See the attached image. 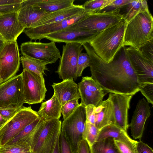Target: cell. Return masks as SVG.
I'll return each mask as SVG.
<instances>
[{
  "label": "cell",
  "mask_w": 153,
  "mask_h": 153,
  "mask_svg": "<svg viewBox=\"0 0 153 153\" xmlns=\"http://www.w3.org/2000/svg\"><path fill=\"white\" fill-rule=\"evenodd\" d=\"M82 46L90 58L91 78L105 92L132 95L140 91V85L126 54L125 47L119 56L107 63L94 52L88 43Z\"/></svg>",
  "instance_id": "6da1fadb"
},
{
  "label": "cell",
  "mask_w": 153,
  "mask_h": 153,
  "mask_svg": "<svg viewBox=\"0 0 153 153\" xmlns=\"http://www.w3.org/2000/svg\"><path fill=\"white\" fill-rule=\"evenodd\" d=\"M127 22L124 20L99 32L89 43L95 53L105 62L114 59L123 47Z\"/></svg>",
  "instance_id": "7a4b0ae2"
},
{
  "label": "cell",
  "mask_w": 153,
  "mask_h": 153,
  "mask_svg": "<svg viewBox=\"0 0 153 153\" xmlns=\"http://www.w3.org/2000/svg\"><path fill=\"white\" fill-rule=\"evenodd\" d=\"M153 41V18L149 10L141 12L127 23L124 46L139 49Z\"/></svg>",
  "instance_id": "3957f363"
},
{
  "label": "cell",
  "mask_w": 153,
  "mask_h": 153,
  "mask_svg": "<svg viewBox=\"0 0 153 153\" xmlns=\"http://www.w3.org/2000/svg\"><path fill=\"white\" fill-rule=\"evenodd\" d=\"M85 106L80 104L74 112L62 122L61 132L70 146L73 153H77L87 117Z\"/></svg>",
  "instance_id": "277c9868"
},
{
  "label": "cell",
  "mask_w": 153,
  "mask_h": 153,
  "mask_svg": "<svg viewBox=\"0 0 153 153\" xmlns=\"http://www.w3.org/2000/svg\"><path fill=\"white\" fill-rule=\"evenodd\" d=\"M122 20L120 9L91 13L67 28L100 32Z\"/></svg>",
  "instance_id": "5b68a950"
},
{
  "label": "cell",
  "mask_w": 153,
  "mask_h": 153,
  "mask_svg": "<svg viewBox=\"0 0 153 153\" xmlns=\"http://www.w3.org/2000/svg\"><path fill=\"white\" fill-rule=\"evenodd\" d=\"M40 117L31 106H22L15 115L0 129L1 146L6 144L25 127Z\"/></svg>",
  "instance_id": "8992f818"
},
{
  "label": "cell",
  "mask_w": 153,
  "mask_h": 153,
  "mask_svg": "<svg viewBox=\"0 0 153 153\" xmlns=\"http://www.w3.org/2000/svg\"><path fill=\"white\" fill-rule=\"evenodd\" d=\"M24 103L22 73L0 84V109H19Z\"/></svg>",
  "instance_id": "52a82bcc"
},
{
  "label": "cell",
  "mask_w": 153,
  "mask_h": 153,
  "mask_svg": "<svg viewBox=\"0 0 153 153\" xmlns=\"http://www.w3.org/2000/svg\"><path fill=\"white\" fill-rule=\"evenodd\" d=\"M83 48L82 44L78 43H66L63 46L59 64L55 72L59 78L63 80L76 79L78 60Z\"/></svg>",
  "instance_id": "ba28073f"
},
{
  "label": "cell",
  "mask_w": 153,
  "mask_h": 153,
  "mask_svg": "<svg viewBox=\"0 0 153 153\" xmlns=\"http://www.w3.org/2000/svg\"><path fill=\"white\" fill-rule=\"evenodd\" d=\"M56 42L48 43L29 41L22 43L20 50L23 55L33 58L47 65L55 63L61 57Z\"/></svg>",
  "instance_id": "9c48e42d"
},
{
  "label": "cell",
  "mask_w": 153,
  "mask_h": 153,
  "mask_svg": "<svg viewBox=\"0 0 153 153\" xmlns=\"http://www.w3.org/2000/svg\"><path fill=\"white\" fill-rule=\"evenodd\" d=\"M21 73L25 103L32 105L42 102L47 91L43 75L25 69Z\"/></svg>",
  "instance_id": "30bf717a"
},
{
  "label": "cell",
  "mask_w": 153,
  "mask_h": 153,
  "mask_svg": "<svg viewBox=\"0 0 153 153\" xmlns=\"http://www.w3.org/2000/svg\"><path fill=\"white\" fill-rule=\"evenodd\" d=\"M59 119L44 120L40 134L31 149L33 153H52L61 132Z\"/></svg>",
  "instance_id": "8fae6325"
},
{
  "label": "cell",
  "mask_w": 153,
  "mask_h": 153,
  "mask_svg": "<svg viewBox=\"0 0 153 153\" xmlns=\"http://www.w3.org/2000/svg\"><path fill=\"white\" fill-rule=\"evenodd\" d=\"M20 58L16 41H5L0 53L1 83L16 76L19 71Z\"/></svg>",
  "instance_id": "7c38bea8"
},
{
  "label": "cell",
  "mask_w": 153,
  "mask_h": 153,
  "mask_svg": "<svg viewBox=\"0 0 153 153\" xmlns=\"http://www.w3.org/2000/svg\"><path fill=\"white\" fill-rule=\"evenodd\" d=\"M125 49L140 86L153 83V61L144 56L139 49L129 47Z\"/></svg>",
  "instance_id": "4fadbf2b"
},
{
  "label": "cell",
  "mask_w": 153,
  "mask_h": 153,
  "mask_svg": "<svg viewBox=\"0 0 153 153\" xmlns=\"http://www.w3.org/2000/svg\"><path fill=\"white\" fill-rule=\"evenodd\" d=\"M84 11L70 18L42 26L25 29L24 32L31 40L40 41L48 34L66 29L91 13Z\"/></svg>",
  "instance_id": "5bb4252c"
},
{
  "label": "cell",
  "mask_w": 153,
  "mask_h": 153,
  "mask_svg": "<svg viewBox=\"0 0 153 153\" xmlns=\"http://www.w3.org/2000/svg\"><path fill=\"white\" fill-rule=\"evenodd\" d=\"M133 95L110 93L108 98L112 102L114 114V124L127 132L128 127V110Z\"/></svg>",
  "instance_id": "9a60e30c"
},
{
  "label": "cell",
  "mask_w": 153,
  "mask_h": 153,
  "mask_svg": "<svg viewBox=\"0 0 153 153\" xmlns=\"http://www.w3.org/2000/svg\"><path fill=\"white\" fill-rule=\"evenodd\" d=\"M99 32L66 28L48 35L45 39L56 42L78 43L89 42Z\"/></svg>",
  "instance_id": "2e32d148"
},
{
  "label": "cell",
  "mask_w": 153,
  "mask_h": 153,
  "mask_svg": "<svg viewBox=\"0 0 153 153\" xmlns=\"http://www.w3.org/2000/svg\"><path fill=\"white\" fill-rule=\"evenodd\" d=\"M25 29L18 20V11L0 15V34L5 41H16Z\"/></svg>",
  "instance_id": "e0dca14e"
},
{
  "label": "cell",
  "mask_w": 153,
  "mask_h": 153,
  "mask_svg": "<svg viewBox=\"0 0 153 153\" xmlns=\"http://www.w3.org/2000/svg\"><path fill=\"white\" fill-rule=\"evenodd\" d=\"M150 115L149 103L144 98L140 99L137 104L129 125L133 138L140 140L143 135L146 122Z\"/></svg>",
  "instance_id": "ac0fdd59"
},
{
  "label": "cell",
  "mask_w": 153,
  "mask_h": 153,
  "mask_svg": "<svg viewBox=\"0 0 153 153\" xmlns=\"http://www.w3.org/2000/svg\"><path fill=\"white\" fill-rule=\"evenodd\" d=\"M52 86L54 94L62 106L70 100L80 98L78 85L73 79H68L59 83H53Z\"/></svg>",
  "instance_id": "d6986e66"
},
{
  "label": "cell",
  "mask_w": 153,
  "mask_h": 153,
  "mask_svg": "<svg viewBox=\"0 0 153 153\" xmlns=\"http://www.w3.org/2000/svg\"><path fill=\"white\" fill-rule=\"evenodd\" d=\"M85 11L82 5L74 4L70 7L48 13L37 22L32 27L61 21L77 15Z\"/></svg>",
  "instance_id": "ffe728a7"
},
{
  "label": "cell",
  "mask_w": 153,
  "mask_h": 153,
  "mask_svg": "<svg viewBox=\"0 0 153 153\" xmlns=\"http://www.w3.org/2000/svg\"><path fill=\"white\" fill-rule=\"evenodd\" d=\"M48 13L37 7L22 3L21 8L18 11V19L25 29L29 28L32 27Z\"/></svg>",
  "instance_id": "44dd1931"
},
{
  "label": "cell",
  "mask_w": 153,
  "mask_h": 153,
  "mask_svg": "<svg viewBox=\"0 0 153 153\" xmlns=\"http://www.w3.org/2000/svg\"><path fill=\"white\" fill-rule=\"evenodd\" d=\"M95 126L99 130L114 123L113 105L109 99L102 101L97 107H94Z\"/></svg>",
  "instance_id": "7402d4cb"
},
{
  "label": "cell",
  "mask_w": 153,
  "mask_h": 153,
  "mask_svg": "<svg viewBox=\"0 0 153 153\" xmlns=\"http://www.w3.org/2000/svg\"><path fill=\"white\" fill-rule=\"evenodd\" d=\"M44 120L39 117L25 127L18 134L6 144L25 141L31 149L35 143L42 128Z\"/></svg>",
  "instance_id": "603a6c76"
},
{
  "label": "cell",
  "mask_w": 153,
  "mask_h": 153,
  "mask_svg": "<svg viewBox=\"0 0 153 153\" xmlns=\"http://www.w3.org/2000/svg\"><path fill=\"white\" fill-rule=\"evenodd\" d=\"M108 137H111L131 147L136 148L137 141L132 139L127 133L113 124L106 126L99 131L96 141Z\"/></svg>",
  "instance_id": "cb8c5ba5"
},
{
  "label": "cell",
  "mask_w": 153,
  "mask_h": 153,
  "mask_svg": "<svg viewBox=\"0 0 153 153\" xmlns=\"http://www.w3.org/2000/svg\"><path fill=\"white\" fill-rule=\"evenodd\" d=\"M61 107L53 94L50 99L42 103L37 113L39 117L45 120L58 119L61 116Z\"/></svg>",
  "instance_id": "d4e9b609"
},
{
  "label": "cell",
  "mask_w": 153,
  "mask_h": 153,
  "mask_svg": "<svg viewBox=\"0 0 153 153\" xmlns=\"http://www.w3.org/2000/svg\"><path fill=\"white\" fill-rule=\"evenodd\" d=\"M74 0H24L22 3L37 7L51 13L73 5Z\"/></svg>",
  "instance_id": "484cf974"
},
{
  "label": "cell",
  "mask_w": 153,
  "mask_h": 153,
  "mask_svg": "<svg viewBox=\"0 0 153 153\" xmlns=\"http://www.w3.org/2000/svg\"><path fill=\"white\" fill-rule=\"evenodd\" d=\"M149 10L145 0H131L120 9L122 19L127 23L140 13Z\"/></svg>",
  "instance_id": "4316f807"
},
{
  "label": "cell",
  "mask_w": 153,
  "mask_h": 153,
  "mask_svg": "<svg viewBox=\"0 0 153 153\" xmlns=\"http://www.w3.org/2000/svg\"><path fill=\"white\" fill-rule=\"evenodd\" d=\"M89 148L90 153H120L111 137L96 141Z\"/></svg>",
  "instance_id": "83f0119b"
},
{
  "label": "cell",
  "mask_w": 153,
  "mask_h": 153,
  "mask_svg": "<svg viewBox=\"0 0 153 153\" xmlns=\"http://www.w3.org/2000/svg\"><path fill=\"white\" fill-rule=\"evenodd\" d=\"M20 62L23 69L38 74H43L45 71L48 70L46 63L25 56L21 57Z\"/></svg>",
  "instance_id": "f1b7e54d"
},
{
  "label": "cell",
  "mask_w": 153,
  "mask_h": 153,
  "mask_svg": "<svg viewBox=\"0 0 153 153\" xmlns=\"http://www.w3.org/2000/svg\"><path fill=\"white\" fill-rule=\"evenodd\" d=\"M78 86L81 100L80 104L85 106L92 105L96 107L103 101V98L88 89L81 81Z\"/></svg>",
  "instance_id": "f546056e"
},
{
  "label": "cell",
  "mask_w": 153,
  "mask_h": 153,
  "mask_svg": "<svg viewBox=\"0 0 153 153\" xmlns=\"http://www.w3.org/2000/svg\"><path fill=\"white\" fill-rule=\"evenodd\" d=\"M113 0H92L86 1L82 5L84 10L93 13L100 12Z\"/></svg>",
  "instance_id": "4dcf8cb0"
},
{
  "label": "cell",
  "mask_w": 153,
  "mask_h": 153,
  "mask_svg": "<svg viewBox=\"0 0 153 153\" xmlns=\"http://www.w3.org/2000/svg\"><path fill=\"white\" fill-rule=\"evenodd\" d=\"M100 130L94 125L86 121L83 133V139L87 141L89 147L96 142Z\"/></svg>",
  "instance_id": "1f68e13d"
},
{
  "label": "cell",
  "mask_w": 153,
  "mask_h": 153,
  "mask_svg": "<svg viewBox=\"0 0 153 153\" xmlns=\"http://www.w3.org/2000/svg\"><path fill=\"white\" fill-rule=\"evenodd\" d=\"M81 81L88 89L102 98L106 94L105 93V92L100 85L91 76L83 77Z\"/></svg>",
  "instance_id": "d6a6232c"
},
{
  "label": "cell",
  "mask_w": 153,
  "mask_h": 153,
  "mask_svg": "<svg viewBox=\"0 0 153 153\" xmlns=\"http://www.w3.org/2000/svg\"><path fill=\"white\" fill-rule=\"evenodd\" d=\"M90 58L86 53H81L77 61V68L76 74V77L82 76V72L86 68L89 67Z\"/></svg>",
  "instance_id": "836d02e7"
},
{
  "label": "cell",
  "mask_w": 153,
  "mask_h": 153,
  "mask_svg": "<svg viewBox=\"0 0 153 153\" xmlns=\"http://www.w3.org/2000/svg\"><path fill=\"white\" fill-rule=\"evenodd\" d=\"M78 99L70 100L62 106L61 112L64 119L69 117L79 106Z\"/></svg>",
  "instance_id": "e575fe53"
},
{
  "label": "cell",
  "mask_w": 153,
  "mask_h": 153,
  "mask_svg": "<svg viewBox=\"0 0 153 153\" xmlns=\"http://www.w3.org/2000/svg\"><path fill=\"white\" fill-rule=\"evenodd\" d=\"M140 91L146 98L147 102L153 104V83L147 84L140 86Z\"/></svg>",
  "instance_id": "d590c367"
},
{
  "label": "cell",
  "mask_w": 153,
  "mask_h": 153,
  "mask_svg": "<svg viewBox=\"0 0 153 153\" xmlns=\"http://www.w3.org/2000/svg\"><path fill=\"white\" fill-rule=\"evenodd\" d=\"M131 0H113L109 5L106 7L100 12H106L120 9L126 5Z\"/></svg>",
  "instance_id": "8d00e7d4"
},
{
  "label": "cell",
  "mask_w": 153,
  "mask_h": 153,
  "mask_svg": "<svg viewBox=\"0 0 153 153\" xmlns=\"http://www.w3.org/2000/svg\"><path fill=\"white\" fill-rule=\"evenodd\" d=\"M59 153H73L61 132L59 137Z\"/></svg>",
  "instance_id": "74e56055"
},
{
  "label": "cell",
  "mask_w": 153,
  "mask_h": 153,
  "mask_svg": "<svg viewBox=\"0 0 153 153\" xmlns=\"http://www.w3.org/2000/svg\"><path fill=\"white\" fill-rule=\"evenodd\" d=\"M139 49L144 56L153 61V41L148 42Z\"/></svg>",
  "instance_id": "f35d334b"
},
{
  "label": "cell",
  "mask_w": 153,
  "mask_h": 153,
  "mask_svg": "<svg viewBox=\"0 0 153 153\" xmlns=\"http://www.w3.org/2000/svg\"><path fill=\"white\" fill-rule=\"evenodd\" d=\"M114 140L115 143L120 153H138L136 148L130 146L123 142Z\"/></svg>",
  "instance_id": "ab89813d"
},
{
  "label": "cell",
  "mask_w": 153,
  "mask_h": 153,
  "mask_svg": "<svg viewBox=\"0 0 153 153\" xmlns=\"http://www.w3.org/2000/svg\"><path fill=\"white\" fill-rule=\"evenodd\" d=\"M21 4L0 6V15L18 11L21 7Z\"/></svg>",
  "instance_id": "60d3db41"
},
{
  "label": "cell",
  "mask_w": 153,
  "mask_h": 153,
  "mask_svg": "<svg viewBox=\"0 0 153 153\" xmlns=\"http://www.w3.org/2000/svg\"><path fill=\"white\" fill-rule=\"evenodd\" d=\"M19 109H0V114L4 119L8 121L15 115Z\"/></svg>",
  "instance_id": "b9f144b4"
},
{
  "label": "cell",
  "mask_w": 153,
  "mask_h": 153,
  "mask_svg": "<svg viewBox=\"0 0 153 153\" xmlns=\"http://www.w3.org/2000/svg\"><path fill=\"white\" fill-rule=\"evenodd\" d=\"M136 149L138 153H153L152 149L140 140L137 142Z\"/></svg>",
  "instance_id": "7bdbcfd3"
},
{
  "label": "cell",
  "mask_w": 153,
  "mask_h": 153,
  "mask_svg": "<svg viewBox=\"0 0 153 153\" xmlns=\"http://www.w3.org/2000/svg\"><path fill=\"white\" fill-rule=\"evenodd\" d=\"M94 107V106L92 105H88L85 107L87 121L94 125L95 120Z\"/></svg>",
  "instance_id": "ee69618b"
},
{
  "label": "cell",
  "mask_w": 153,
  "mask_h": 153,
  "mask_svg": "<svg viewBox=\"0 0 153 153\" xmlns=\"http://www.w3.org/2000/svg\"><path fill=\"white\" fill-rule=\"evenodd\" d=\"M77 153H90L89 145L87 141L83 139L79 143Z\"/></svg>",
  "instance_id": "f6af8a7d"
},
{
  "label": "cell",
  "mask_w": 153,
  "mask_h": 153,
  "mask_svg": "<svg viewBox=\"0 0 153 153\" xmlns=\"http://www.w3.org/2000/svg\"><path fill=\"white\" fill-rule=\"evenodd\" d=\"M24 0H0V6L21 4Z\"/></svg>",
  "instance_id": "bcb514c9"
},
{
  "label": "cell",
  "mask_w": 153,
  "mask_h": 153,
  "mask_svg": "<svg viewBox=\"0 0 153 153\" xmlns=\"http://www.w3.org/2000/svg\"><path fill=\"white\" fill-rule=\"evenodd\" d=\"M7 121L0 114V129L4 125Z\"/></svg>",
  "instance_id": "7dc6e473"
},
{
  "label": "cell",
  "mask_w": 153,
  "mask_h": 153,
  "mask_svg": "<svg viewBox=\"0 0 153 153\" xmlns=\"http://www.w3.org/2000/svg\"><path fill=\"white\" fill-rule=\"evenodd\" d=\"M59 138L57 141L54 149L52 153H59Z\"/></svg>",
  "instance_id": "c3c4849f"
},
{
  "label": "cell",
  "mask_w": 153,
  "mask_h": 153,
  "mask_svg": "<svg viewBox=\"0 0 153 153\" xmlns=\"http://www.w3.org/2000/svg\"><path fill=\"white\" fill-rule=\"evenodd\" d=\"M5 41L2 39H0V53L4 46Z\"/></svg>",
  "instance_id": "681fc988"
},
{
  "label": "cell",
  "mask_w": 153,
  "mask_h": 153,
  "mask_svg": "<svg viewBox=\"0 0 153 153\" xmlns=\"http://www.w3.org/2000/svg\"><path fill=\"white\" fill-rule=\"evenodd\" d=\"M33 153V152L32 150H30L28 151L24 152H22V153Z\"/></svg>",
  "instance_id": "f907efd6"
},
{
  "label": "cell",
  "mask_w": 153,
  "mask_h": 153,
  "mask_svg": "<svg viewBox=\"0 0 153 153\" xmlns=\"http://www.w3.org/2000/svg\"><path fill=\"white\" fill-rule=\"evenodd\" d=\"M0 39H3L2 37L1 36V35L0 34Z\"/></svg>",
  "instance_id": "816d5d0a"
},
{
  "label": "cell",
  "mask_w": 153,
  "mask_h": 153,
  "mask_svg": "<svg viewBox=\"0 0 153 153\" xmlns=\"http://www.w3.org/2000/svg\"><path fill=\"white\" fill-rule=\"evenodd\" d=\"M1 140L0 139V149H1Z\"/></svg>",
  "instance_id": "f5cc1de1"
},
{
  "label": "cell",
  "mask_w": 153,
  "mask_h": 153,
  "mask_svg": "<svg viewBox=\"0 0 153 153\" xmlns=\"http://www.w3.org/2000/svg\"><path fill=\"white\" fill-rule=\"evenodd\" d=\"M1 84V77L0 76V84Z\"/></svg>",
  "instance_id": "db71d44e"
},
{
  "label": "cell",
  "mask_w": 153,
  "mask_h": 153,
  "mask_svg": "<svg viewBox=\"0 0 153 153\" xmlns=\"http://www.w3.org/2000/svg\"></svg>",
  "instance_id": "11a10c76"
}]
</instances>
